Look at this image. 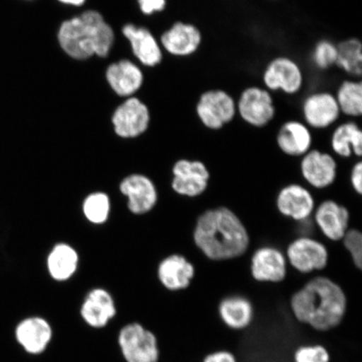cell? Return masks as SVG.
<instances>
[{
	"instance_id": "cell-1",
	"label": "cell",
	"mask_w": 362,
	"mask_h": 362,
	"mask_svg": "<svg viewBox=\"0 0 362 362\" xmlns=\"http://www.w3.org/2000/svg\"><path fill=\"white\" fill-rule=\"evenodd\" d=\"M193 239L199 250L214 261L238 259L250 244L245 225L236 214L224 206L207 210L198 217Z\"/></svg>"
},
{
	"instance_id": "cell-2",
	"label": "cell",
	"mask_w": 362,
	"mask_h": 362,
	"mask_svg": "<svg viewBox=\"0 0 362 362\" xmlns=\"http://www.w3.org/2000/svg\"><path fill=\"white\" fill-rule=\"evenodd\" d=\"M296 319L318 332H325L341 325L347 310L345 292L327 277H316L291 298Z\"/></svg>"
},
{
	"instance_id": "cell-3",
	"label": "cell",
	"mask_w": 362,
	"mask_h": 362,
	"mask_svg": "<svg viewBox=\"0 0 362 362\" xmlns=\"http://www.w3.org/2000/svg\"><path fill=\"white\" fill-rule=\"evenodd\" d=\"M58 42L63 51L76 60L106 57L115 42V33L100 13L87 11L62 23Z\"/></svg>"
},
{
	"instance_id": "cell-4",
	"label": "cell",
	"mask_w": 362,
	"mask_h": 362,
	"mask_svg": "<svg viewBox=\"0 0 362 362\" xmlns=\"http://www.w3.org/2000/svg\"><path fill=\"white\" fill-rule=\"evenodd\" d=\"M117 345L126 362H158L160 351L155 333L138 322L124 325L117 334Z\"/></svg>"
},
{
	"instance_id": "cell-5",
	"label": "cell",
	"mask_w": 362,
	"mask_h": 362,
	"mask_svg": "<svg viewBox=\"0 0 362 362\" xmlns=\"http://www.w3.org/2000/svg\"><path fill=\"white\" fill-rule=\"evenodd\" d=\"M196 112L206 129L220 130L237 116L236 100L225 90H207L199 98Z\"/></svg>"
},
{
	"instance_id": "cell-6",
	"label": "cell",
	"mask_w": 362,
	"mask_h": 362,
	"mask_svg": "<svg viewBox=\"0 0 362 362\" xmlns=\"http://www.w3.org/2000/svg\"><path fill=\"white\" fill-rule=\"evenodd\" d=\"M264 88L270 93L281 92L293 96L304 88L305 74L293 58L280 56L272 59L262 71Z\"/></svg>"
},
{
	"instance_id": "cell-7",
	"label": "cell",
	"mask_w": 362,
	"mask_h": 362,
	"mask_svg": "<svg viewBox=\"0 0 362 362\" xmlns=\"http://www.w3.org/2000/svg\"><path fill=\"white\" fill-rule=\"evenodd\" d=\"M237 115L255 128H264L276 115L272 93L264 87L251 86L243 90L236 100Z\"/></svg>"
},
{
	"instance_id": "cell-8",
	"label": "cell",
	"mask_w": 362,
	"mask_h": 362,
	"mask_svg": "<svg viewBox=\"0 0 362 362\" xmlns=\"http://www.w3.org/2000/svg\"><path fill=\"white\" fill-rule=\"evenodd\" d=\"M285 257L289 264L301 274L323 270L329 262L327 247L310 237L294 239L288 246Z\"/></svg>"
},
{
	"instance_id": "cell-9",
	"label": "cell",
	"mask_w": 362,
	"mask_h": 362,
	"mask_svg": "<svg viewBox=\"0 0 362 362\" xmlns=\"http://www.w3.org/2000/svg\"><path fill=\"white\" fill-rule=\"evenodd\" d=\"M172 175V189L180 196L185 197L201 196L206 191L210 180L209 170L202 161L187 158L175 163Z\"/></svg>"
},
{
	"instance_id": "cell-10",
	"label": "cell",
	"mask_w": 362,
	"mask_h": 362,
	"mask_svg": "<svg viewBox=\"0 0 362 362\" xmlns=\"http://www.w3.org/2000/svg\"><path fill=\"white\" fill-rule=\"evenodd\" d=\"M301 111L303 122L310 129H328L336 124L341 115L334 94L327 90L308 95L303 100Z\"/></svg>"
},
{
	"instance_id": "cell-11",
	"label": "cell",
	"mask_w": 362,
	"mask_h": 362,
	"mask_svg": "<svg viewBox=\"0 0 362 362\" xmlns=\"http://www.w3.org/2000/svg\"><path fill=\"white\" fill-rule=\"evenodd\" d=\"M149 120L146 104L132 97L117 107L112 117L115 133L122 139H134L146 133Z\"/></svg>"
},
{
	"instance_id": "cell-12",
	"label": "cell",
	"mask_w": 362,
	"mask_h": 362,
	"mask_svg": "<svg viewBox=\"0 0 362 362\" xmlns=\"http://www.w3.org/2000/svg\"><path fill=\"white\" fill-rule=\"evenodd\" d=\"M119 191L128 200V208L134 215H146L156 207L158 192L155 183L146 175L131 174L122 180Z\"/></svg>"
},
{
	"instance_id": "cell-13",
	"label": "cell",
	"mask_w": 362,
	"mask_h": 362,
	"mask_svg": "<svg viewBox=\"0 0 362 362\" xmlns=\"http://www.w3.org/2000/svg\"><path fill=\"white\" fill-rule=\"evenodd\" d=\"M80 315L89 327L97 329L105 328L117 315L115 298L105 288H93L81 303Z\"/></svg>"
},
{
	"instance_id": "cell-14",
	"label": "cell",
	"mask_w": 362,
	"mask_h": 362,
	"mask_svg": "<svg viewBox=\"0 0 362 362\" xmlns=\"http://www.w3.org/2000/svg\"><path fill=\"white\" fill-rule=\"evenodd\" d=\"M16 339L30 355H42L52 343V325L42 316H30L22 320L16 328Z\"/></svg>"
},
{
	"instance_id": "cell-15",
	"label": "cell",
	"mask_w": 362,
	"mask_h": 362,
	"mask_svg": "<svg viewBox=\"0 0 362 362\" xmlns=\"http://www.w3.org/2000/svg\"><path fill=\"white\" fill-rule=\"evenodd\" d=\"M287 259L277 247L264 246L253 253L252 277L261 283H280L287 276Z\"/></svg>"
},
{
	"instance_id": "cell-16",
	"label": "cell",
	"mask_w": 362,
	"mask_h": 362,
	"mask_svg": "<svg viewBox=\"0 0 362 362\" xmlns=\"http://www.w3.org/2000/svg\"><path fill=\"white\" fill-rule=\"evenodd\" d=\"M300 170L303 178L312 187L325 189L337 179V163L329 153L310 149L302 157Z\"/></svg>"
},
{
	"instance_id": "cell-17",
	"label": "cell",
	"mask_w": 362,
	"mask_h": 362,
	"mask_svg": "<svg viewBox=\"0 0 362 362\" xmlns=\"http://www.w3.org/2000/svg\"><path fill=\"white\" fill-rule=\"evenodd\" d=\"M276 206L283 216L296 221H305L314 214L313 196L304 187L298 184L288 185L278 194Z\"/></svg>"
},
{
	"instance_id": "cell-18",
	"label": "cell",
	"mask_w": 362,
	"mask_h": 362,
	"mask_svg": "<svg viewBox=\"0 0 362 362\" xmlns=\"http://www.w3.org/2000/svg\"><path fill=\"white\" fill-rule=\"evenodd\" d=\"M162 47L175 57H189L196 53L202 43V31L189 23L176 22L161 36Z\"/></svg>"
},
{
	"instance_id": "cell-19",
	"label": "cell",
	"mask_w": 362,
	"mask_h": 362,
	"mask_svg": "<svg viewBox=\"0 0 362 362\" xmlns=\"http://www.w3.org/2000/svg\"><path fill=\"white\" fill-rule=\"evenodd\" d=\"M315 221L324 236L334 242L341 241L349 230L350 212L332 200L321 202L314 211Z\"/></svg>"
},
{
	"instance_id": "cell-20",
	"label": "cell",
	"mask_w": 362,
	"mask_h": 362,
	"mask_svg": "<svg viewBox=\"0 0 362 362\" xmlns=\"http://www.w3.org/2000/svg\"><path fill=\"white\" fill-rule=\"evenodd\" d=\"M196 275V269L187 257L180 255L166 257L158 264V281L169 291H184L191 285Z\"/></svg>"
},
{
	"instance_id": "cell-21",
	"label": "cell",
	"mask_w": 362,
	"mask_h": 362,
	"mask_svg": "<svg viewBox=\"0 0 362 362\" xmlns=\"http://www.w3.org/2000/svg\"><path fill=\"white\" fill-rule=\"evenodd\" d=\"M276 141L285 155L303 157L310 151L313 137L311 129L304 122L288 120L280 127Z\"/></svg>"
},
{
	"instance_id": "cell-22",
	"label": "cell",
	"mask_w": 362,
	"mask_h": 362,
	"mask_svg": "<svg viewBox=\"0 0 362 362\" xmlns=\"http://www.w3.org/2000/svg\"><path fill=\"white\" fill-rule=\"evenodd\" d=\"M106 78L113 92L120 97L132 96L144 81L142 71L129 60L112 63L107 67Z\"/></svg>"
},
{
	"instance_id": "cell-23",
	"label": "cell",
	"mask_w": 362,
	"mask_h": 362,
	"mask_svg": "<svg viewBox=\"0 0 362 362\" xmlns=\"http://www.w3.org/2000/svg\"><path fill=\"white\" fill-rule=\"evenodd\" d=\"M123 34L129 40L134 56L144 66H156L162 61L160 45L151 31L144 27L128 24L123 28Z\"/></svg>"
},
{
	"instance_id": "cell-24",
	"label": "cell",
	"mask_w": 362,
	"mask_h": 362,
	"mask_svg": "<svg viewBox=\"0 0 362 362\" xmlns=\"http://www.w3.org/2000/svg\"><path fill=\"white\" fill-rule=\"evenodd\" d=\"M80 257L74 247L66 243H59L49 252L47 269L49 277L57 282H66L78 269Z\"/></svg>"
},
{
	"instance_id": "cell-25",
	"label": "cell",
	"mask_w": 362,
	"mask_h": 362,
	"mask_svg": "<svg viewBox=\"0 0 362 362\" xmlns=\"http://www.w3.org/2000/svg\"><path fill=\"white\" fill-rule=\"evenodd\" d=\"M218 312L226 327L236 330L248 327L255 315L251 301L241 296L224 298L220 302Z\"/></svg>"
},
{
	"instance_id": "cell-26",
	"label": "cell",
	"mask_w": 362,
	"mask_h": 362,
	"mask_svg": "<svg viewBox=\"0 0 362 362\" xmlns=\"http://www.w3.org/2000/svg\"><path fill=\"white\" fill-rule=\"evenodd\" d=\"M332 151L341 158L362 155V132L358 124L353 121L345 122L337 127L330 139Z\"/></svg>"
},
{
	"instance_id": "cell-27",
	"label": "cell",
	"mask_w": 362,
	"mask_h": 362,
	"mask_svg": "<svg viewBox=\"0 0 362 362\" xmlns=\"http://www.w3.org/2000/svg\"><path fill=\"white\" fill-rule=\"evenodd\" d=\"M336 97L341 115L351 119L362 115V85L361 81L349 79L339 86Z\"/></svg>"
},
{
	"instance_id": "cell-28",
	"label": "cell",
	"mask_w": 362,
	"mask_h": 362,
	"mask_svg": "<svg viewBox=\"0 0 362 362\" xmlns=\"http://www.w3.org/2000/svg\"><path fill=\"white\" fill-rule=\"evenodd\" d=\"M336 66L353 78L362 74V45L357 38H349L337 44Z\"/></svg>"
},
{
	"instance_id": "cell-29",
	"label": "cell",
	"mask_w": 362,
	"mask_h": 362,
	"mask_svg": "<svg viewBox=\"0 0 362 362\" xmlns=\"http://www.w3.org/2000/svg\"><path fill=\"white\" fill-rule=\"evenodd\" d=\"M81 210L90 223L100 226L106 223L111 212V200L105 192H95L85 197Z\"/></svg>"
},
{
	"instance_id": "cell-30",
	"label": "cell",
	"mask_w": 362,
	"mask_h": 362,
	"mask_svg": "<svg viewBox=\"0 0 362 362\" xmlns=\"http://www.w3.org/2000/svg\"><path fill=\"white\" fill-rule=\"evenodd\" d=\"M337 44L323 39L315 45L311 52V61L316 69L327 71L337 64Z\"/></svg>"
},
{
	"instance_id": "cell-31",
	"label": "cell",
	"mask_w": 362,
	"mask_h": 362,
	"mask_svg": "<svg viewBox=\"0 0 362 362\" xmlns=\"http://www.w3.org/2000/svg\"><path fill=\"white\" fill-rule=\"evenodd\" d=\"M341 241L346 250L349 252L356 268L361 269L362 267V235L360 230H348Z\"/></svg>"
},
{
	"instance_id": "cell-32",
	"label": "cell",
	"mask_w": 362,
	"mask_h": 362,
	"mask_svg": "<svg viewBox=\"0 0 362 362\" xmlns=\"http://www.w3.org/2000/svg\"><path fill=\"white\" fill-rule=\"evenodd\" d=\"M330 356L327 348L321 345L305 346L294 353V362H329Z\"/></svg>"
},
{
	"instance_id": "cell-33",
	"label": "cell",
	"mask_w": 362,
	"mask_h": 362,
	"mask_svg": "<svg viewBox=\"0 0 362 362\" xmlns=\"http://www.w3.org/2000/svg\"><path fill=\"white\" fill-rule=\"evenodd\" d=\"M140 10L144 15H152L153 13L165 10L167 0H137Z\"/></svg>"
},
{
	"instance_id": "cell-34",
	"label": "cell",
	"mask_w": 362,
	"mask_h": 362,
	"mask_svg": "<svg viewBox=\"0 0 362 362\" xmlns=\"http://www.w3.org/2000/svg\"><path fill=\"white\" fill-rule=\"evenodd\" d=\"M351 183L354 191L358 194L362 193V164L361 162H357L353 166L351 173Z\"/></svg>"
},
{
	"instance_id": "cell-35",
	"label": "cell",
	"mask_w": 362,
	"mask_h": 362,
	"mask_svg": "<svg viewBox=\"0 0 362 362\" xmlns=\"http://www.w3.org/2000/svg\"><path fill=\"white\" fill-rule=\"evenodd\" d=\"M203 362H237L236 357L228 351H219L207 355Z\"/></svg>"
},
{
	"instance_id": "cell-36",
	"label": "cell",
	"mask_w": 362,
	"mask_h": 362,
	"mask_svg": "<svg viewBox=\"0 0 362 362\" xmlns=\"http://www.w3.org/2000/svg\"><path fill=\"white\" fill-rule=\"evenodd\" d=\"M58 2H60L62 4H65V6H83L87 0H57Z\"/></svg>"
},
{
	"instance_id": "cell-37",
	"label": "cell",
	"mask_w": 362,
	"mask_h": 362,
	"mask_svg": "<svg viewBox=\"0 0 362 362\" xmlns=\"http://www.w3.org/2000/svg\"><path fill=\"white\" fill-rule=\"evenodd\" d=\"M28 1H31V0H28Z\"/></svg>"
},
{
	"instance_id": "cell-38",
	"label": "cell",
	"mask_w": 362,
	"mask_h": 362,
	"mask_svg": "<svg viewBox=\"0 0 362 362\" xmlns=\"http://www.w3.org/2000/svg\"><path fill=\"white\" fill-rule=\"evenodd\" d=\"M274 1H276V0H274Z\"/></svg>"
}]
</instances>
